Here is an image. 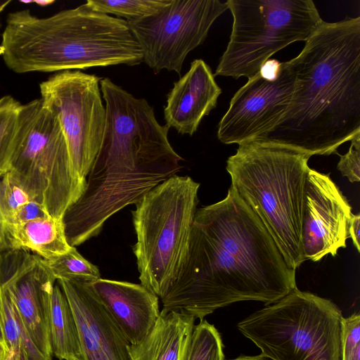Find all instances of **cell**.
Returning <instances> with one entry per match:
<instances>
[{"label": "cell", "instance_id": "6da1fadb", "mask_svg": "<svg viewBox=\"0 0 360 360\" xmlns=\"http://www.w3.org/2000/svg\"><path fill=\"white\" fill-rule=\"evenodd\" d=\"M295 272L230 187L221 201L197 209L185 258L160 298L161 311L183 312L201 321L240 301L269 305L297 288Z\"/></svg>", "mask_w": 360, "mask_h": 360}, {"label": "cell", "instance_id": "7a4b0ae2", "mask_svg": "<svg viewBox=\"0 0 360 360\" xmlns=\"http://www.w3.org/2000/svg\"><path fill=\"white\" fill-rule=\"evenodd\" d=\"M289 108L259 139L314 155L337 154L360 136V17L323 21L300 53Z\"/></svg>", "mask_w": 360, "mask_h": 360}, {"label": "cell", "instance_id": "3957f363", "mask_svg": "<svg viewBox=\"0 0 360 360\" xmlns=\"http://www.w3.org/2000/svg\"><path fill=\"white\" fill-rule=\"evenodd\" d=\"M0 56L8 69L19 74L143 62L127 20L96 12L86 4L45 18L28 9L9 13Z\"/></svg>", "mask_w": 360, "mask_h": 360}, {"label": "cell", "instance_id": "277c9868", "mask_svg": "<svg viewBox=\"0 0 360 360\" xmlns=\"http://www.w3.org/2000/svg\"><path fill=\"white\" fill-rule=\"evenodd\" d=\"M310 157L286 146L256 139L239 144L226 161L231 187L295 270L306 260L302 226Z\"/></svg>", "mask_w": 360, "mask_h": 360}, {"label": "cell", "instance_id": "5b68a950", "mask_svg": "<svg viewBox=\"0 0 360 360\" xmlns=\"http://www.w3.org/2000/svg\"><path fill=\"white\" fill-rule=\"evenodd\" d=\"M200 184L174 175L146 193L132 212L141 285L162 298L187 251Z\"/></svg>", "mask_w": 360, "mask_h": 360}, {"label": "cell", "instance_id": "8992f818", "mask_svg": "<svg viewBox=\"0 0 360 360\" xmlns=\"http://www.w3.org/2000/svg\"><path fill=\"white\" fill-rule=\"evenodd\" d=\"M332 301L297 288L237 324L272 360H342V321Z\"/></svg>", "mask_w": 360, "mask_h": 360}, {"label": "cell", "instance_id": "52a82bcc", "mask_svg": "<svg viewBox=\"0 0 360 360\" xmlns=\"http://www.w3.org/2000/svg\"><path fill=\"white\" fill-rule=\"evenodd\" d=\"M8 172L53 217L63 218L84 191L58 118L41 98L21 106Z\"/></svg>", "mask_w": 360, "mask_h": 360}, {"label": "cell", "instance_id": "ba28073f", "mask_svg": "<svg viewBox=\"0 0 360 360\" xmlns=\"http://www.w3.org/2000/svg\"><path fill=\"white\" fill-rule=\"evenodd\" d=\"M229 41L214 76L248 79L275 53L307 41L323 21L312 0H228Z\"/></svg>", "mask_w": 360, "mask_h": 360}, {"label": "cell", "instance_id": "9c48e42d", "mask_svg": "<svg viewBox=\"0 0 360 360\" xmlns=\"http://www.w3.org/2000/svg\"><path fill=\"white\" fill-rule=\"evenodd\" d=\"M100 80L80 70H65L39 84L40 98L58 117L73 170L83 181L99 151L105 127Z\"/></svg>", "mask_w": 360, "mask_h": 360}, {"label": "cell", "instance_id": "30bf717a", "mask_svg": "<svg viewBox=\"0 0 360 360\" xmlns=\"http://www.w3.org/2000/svg\"><path fill=\"white\" fill-rule=\"evenodd\" d=\"M229 9L219 0H171L150 15L127 21L144 62L155 73L180 75L187 55L205 40L216 20Z\"/></svg>", "mask_w": 360, "mask_h": 360}, {"label": "cell", "instance_id": "8fae6325", "mask_svg": "<svg viewBox=\"0 0 360 360\" xmlns=\"http://www.w3.org/2000/svg\"><path fill=\"white\" fill-rule=\"evenodd\" d=\"M295 83L288 61L282 62L272 81L258 72L231 99L218 124V139L225 144H240L264 136L279 123L288 110Z\"/></svg>", "mask_w": 360, "mask_h": 360}, {"label": "cell", "instance_id": "7c38bea8", "mask_svg": "<svg viewBox=\"0 0 360 360\" xmlns=\"http://www.w3.org/2000/svg\"><path fill=\"white\" fill-rule=\"evenodd\" d=\"M56 281L44 259L22 250L0 252V283L8 288L31 340L47 360L53 356L49 314Z\"/></svg>", "mask_w": 360, "mask_h": 360}, {"label": "cell", "instance_id": "4fadbf2b", "mask_svg": "<svg viewBox=\"0 0 360 360\" xmlns=\"http://www.w3.org/2000/svg\"><path fill=\"white\" fill-rule=\"evenodd\" d=\"M352 207L328 174L310 169L307 177L302 240L305 259L319 262L346 247Z\"/></svg>", "mask_w": 360, "mask_h": 360}, {"label": "cell", "instance_id": "5bb4252c", "mask_svg": "<svg viewBox=\"0 0 360 360\" xmlns=\"http://www.w3.org/2000/svg\"><path fill=\"white\" fill-rule=\"evenodd\" d=\"M79 335V360H131L127 341L89 283L58 279Z\"/></svg>", "mask_w": 360, "mask_h": 360}, {"label": "cell", "instance_id": "9a60e30c", "mask_svg": "<svg viewBox=\"0 0 360 360\" xmlns=\"http://www.w3.org/2000/svg\"><path fill=\"white\" fill-rule=\"evenodd\" d=\"M221 94L210 67L202 59L194 60L167 94L166 125L181 134L192 136L202 118L217 106Z\"/></svg>", "mask_w": 360, "mask_h": 360}, {"label": "cell", "instance_id": "2e32d148", "mask_svg": "<svg viewBox=\"0 0 360 360\" xmlns=\"http://www.w3.org/2000/svg\"><path fill=\"white\" fill-rule=\"evenodd\" d=\"M89 283L129 344L143 340L160 316L159 297L141 284L101 278Z\"/></svg>", "mask_w": 360, "mask_h": 360}, {"label": "cell", "instance_id": "e0dca14e", "mask_svg": "<svg viewBox=\"0 0 360 360\" xmlns=\"http://www.w3.org/2000/svg\"><path fill=\"white\" fill-rule=\"evenodd\" d=\"M195 319L179 311H162L139 342L130 345L131 360H188Z\"/></svg>", "mask_w": 360, "mask_h": 360}, {"label": "cell", "instance_id": "ac0fdd59", "mask_svg": "<svg viewBox=\"0 0 360 360\" xmlns=\"http://www.w3.org/2000/svg\"><path fill=\"white\" fill-rule=\"evenodd\" d=\"M8 249L22 250L46 260L68 252L63 218L51 216L20 224H6Z\"/></svg>", "mask_w": 360, "mask_h": 360}, {"label": "cell", "instance_id": "d6986e66", "mask_svg": "<svg viewBox=\"0 0 360 360\" xmlns=\"http://www.w3.org/2000/svg\"><path fill=\"white\" fill-rule=\"evenodd\" d=\"M49 324L53 356L58 360H79L77 324L68 300L57 281L51 297Z\"/></svg>", "mask_w": 360, "mask_h": 360}, {"label": "cell", "instance_id": "ffe728a7", "mask_svg": "<svg viewBox=\"0 0 360 360\" xmlns=\"http://www.w3.org/2000/svg\"><path fill=\"white\" fill-rule=\"evenodd\" d=\"M0 314L6 344L17 360H47L31 340L8 288L0 283Z\"/></svg>", "mask_w": 360, "mask_h": 360}, {"label": "cell", "instance_id": "44dd1931", "mask_svg": "<svg viewBox=\"0 0 360 360\" xmlns=\"http://www.w3.org/2000/svg\"><path fill=\"white\" fill-rule=\"evenodd\" d=\"M21 106L11 96L0 98V176L11 169Z\"/></svg>", "mask_w": 360, "mask_h": 360}, {"label": "cell", "instance_id": "7402d4cb", "mask_svg": "<svg viewBox=\"0 0 360 360\" xmlns=\"http://www.w3.org/2000/svg\"><path fill=\"white\" fill-rule=\"evenodd\" d=\"M46 262L56 280L93 283L101 278L98 268L80 255L76 247Z\"/></svg>", "mask_w": 360, "mask_h": 360}, {"label": "cell", "instance_id": "603a6c76", "mask_svg": "<svg viewBox=\"0 0 360 360\" xmlns=\"http://www.w3.org/2000/svg\"><path fill=\"white\" fill-rule=\"evenodd\" d=\"M171 0H88L85 4L92 10L112 14L127 21L150 15L166 6Z\"/></svg>", "mask_w": 360, "mask_h": 360}, {"label": "cell", "instance_id": "cb8c5ba5", "mask_svg": "<svg viewBox=\"0 0 360 360\" xmlns=\"http://www.w3.org/2000/svg\"><path fill=\"white\" fill-rule=\"evenodd\" d=\"M188 360H225L221 334L205 319L195 326Z\"/></svg>", "mask_w": 360, "mask_h": 360}, {"label": "cell", "instance_id": "d4e9b609", "mask_svg": "<svg viewBox=\"0 0 360 360\" xmlns=\"http://www.w3.org/2000/svg\"><path fill=\"white\" fill-rule=\"evenodd\" d=\"M30 198L26 191L14 179L10 172L0 178V213L5 224L16 211Z\"/></svg>", "mask_w": 360, "mask_h": 360}, {"label": "cell", "instance_id": "484cf974", "mask_svg": "<svg viewBox=\"0 0 360 360\" xmlns=\"http://www.w3.org/2000/svg\"><path fill=\"white\" fill-rule=\"evenodd\" d=\"M342 359V360H360V315L354 313L343 317Z\"/></svg>", "mask_w": 360, "mask_h": 360}, {"label": "cell", "instance_id": "4316f807", "mask_svg": "<svg viewBox=\"0 0 360 360\" xmlns=\"http://www.w3.org/2000/svg\"><path fill=\"white\" fill-rule=\"evenodd\" d=\"M337 168L343 176L352 182L360 181V136L351 140L349 150L345 155H340Z\"/></svg>", "mask_w": 360, "mask_h": 360}, {"label": "cell", "instance_id": "83f0119b", "mask_svg": "<svg viewBox=\"0 0 360 360\" xmlns=\"http://www.w3.org/2000/svg\"><path fill=\"white\" fill-rule=\"evenodd\" d=\"M47 216L50 215L45 207L38 202L31 200L21 206L6 224H20Z\"/></svg>", "mask_w": 360, "mask_h": 360}, {"label": "cell", "instance_id": "f1b7e54d", "mask_svg": "<svg viewBox=\"0 0 360 360\" xmlns=\"http://www.w3.org/2000/svg\"><path fill=\"white\" fill-rule=\"evenodd\" d=\"M281 62L276 59H269L261 66L259 73L267 80L276 79L279 74Z\"/></svg>", "mask_w": 360, "mask_h": 360}, {"label": "cell", "instance_id": "f546056e", "mask_svg": "<svg viewBox=\"0 0 360 360\" xmlns=\"http://www.w3.org/2000/svg\"><path fill=\"white\" fill-rule=\"evenodd\" d=\"M359 228H360V215L352 214L349 221L347 227L348 238H350L353 244L356 247L358 252L360 251L359 243Z\"/></svg>", "mask_w": 360, "mask_h": 360}, {"label": "cell", "instance_id": "4dcf8cb0", "mask_svg": "<svg viewBox=\"0 0 360 360\" xmlns=\"http://www.w3.org/2000/svg\"><path fill=\"white\" fill-rule=\"evenodd\" d=\"M8 249L5 221L0 213V252Z\"/></svg>", "mask_w": 360, "mask_h": 360}, {"label": "cell", "instance_id": "1f68e13d", "mask_svg": "<svg viewBox=\"0 0 360 360\" xmlns=\"http://www.w3.org/2000/svg\"><path fill=\"white\" fill-rule=\"evenodd\" d=\"M229 360H267V358L264 357L263 355L259 354L257 356H246V355H240L236 359H229Z\"/></svg>", "mask_w": 360, "mask_h": 360}, {"label": "cell", "instance_id": "d6a6232c", "mask_svg": "<svg viewBox=\"0 0 360 360\" xmlns=\"http://www.w3.org/2000/svg\"><path fill=\"white\" fill-rule=\"evenodd\" d=\"M9 349L4 344L0 342V360H6Z\"/></svg>", "mask_w": 360, "mask_h": 360}, {"label": "cell", "instance_id": "836d02e7", "mask_svg": "<svg viewBox=\"0 0 360 360\" xmlns=\"http://www.w3.org/2000/svg\"><path fill=\"white\" fill-rule=\"evenodd\" d=\"M0 342L6 346V340H5V337H4V330H3V326H2L1 314H0Z\"/></svg>", "mask_w": 360, "mask_h": 360}, {"label": "cell", "instance_id": "e575fe53", "mask_svg": "<svg viewBox=\"0 0 360 360\" xmlns=\"http://www.w3.org/2000/svg\"><path fill=\"white\" fill-rule=\"evenodd\" d=\"M6 360H17L14 353L12 351H9Z\"/></svg>", "mask_w": 360, "mask_h": 360}, {"label": "cell", "instance_id": "d590c367", "mask_svg": "<svg viewBox=\"0 0 360 360\" xmlns=\"http://www.w3.org/2000/svg\"><path fill=\"white\" fill-rule=\"evenodd\" d=\"M1 26H2V24H1V20H0V29H1Z\"/></svg>", "mask_w": 360, "mask_h": 360}]
</instances>
